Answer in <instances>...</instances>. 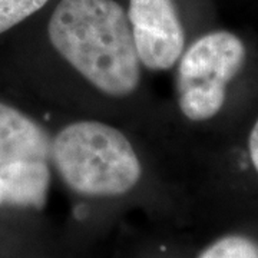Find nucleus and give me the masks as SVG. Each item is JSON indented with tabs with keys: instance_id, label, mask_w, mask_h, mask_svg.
Masks as SVG:
<instances>
[{
	"instance_id": "1",
	"label": "nucleus",
	"mask_w": 258,
	"mask_h": 258,
	"mask_svg": "<svg viewBox=\"0 0 258 258\" xmlns=\"http://www.w3.org/2000/svg\"><path fill=\"white\" fill-rule=\"evenodd\" d=\"M52 46L99 92L134 93L141 66L126 12L115 0H60L47 25Z\"/></svg>"
},
{
	"instance_id": "2",
	"label": "nucleus",
	"mask_w": 258,
	"mask_h": 258,
	"mask_svg": "<svg viewBox=\"0 0 258 258\" xmlns=\"http://www.w3.org/2000/svg\"><path fill=\"white\" fill-rule=\"evenodd\" d=\"M50 159L74 192L120 197L132 191L142 168L129 139L99 120H76L50 141Z\"/></svg>"
},
{
	"instance_id": "3",
	"label": "nucleus",
	"mask_w": 258,
	"mask_h": 258,
	"mask_svg": "<svg viewBox=\"0 0 258 258\" xmlns=\"http://www.w3.org/2000/svg\"><path fill=\"white\" fill-rule=\"evenodd\" d=\"M245 59V45L231 32L217 30L197 39L178 60V105L185 118L203 122L221 111L227 86Z\"/></svg>"
},
{
	"instance_id": "4",
	"label": "nucleus",
	"mask_w": 258,
	"mask_h": 258,
	"mask_svg": "<svg viewBox=\"0 0 258 258\" xmlns=\"http://www.w3.org/2000/svg\"><path fill=\"white\" fill-rule=\"evenodd\" d=\"M128 19L139 63L168 71L185 49V33L172 0H129Z\"/></svg>"
},
{
	"instance_id": "5",
	"label": "nucleus",
	"mask_w": 258,
	"mask_h": 258,
	"mask_svg": "<svg viewBox=\"0 0 258 258\" xmlns=\"http://www.w3.org/2000/svg\"><path fill=\"white\" fill-rule=\"evenodd\" d=\"M50 139L23 112L0 103V165L16 161H47Z\"/></svg>"
},
{
	"instance_id": "6",
	"label": "nucleus",
	"mask_w": 258,
	"mask_h": 258,
	"mask_svg": "<svg viewBox=\"0 0 258 258\" xmlns=\"http://www.w3.org/2000/svg\"><path fill=\"white\" fill-rule=\"evenodd\" d=\"M3 204L42 210L47 201L50 171L46 161H16L0 165Z\"/></svg>"
},
{
	"instance_id": "7",
	"label": "nucleus",
	"mask_w": 258,
	"mask_h": 258,
	"mask_svg": "<svg viewBox=\"0 0 258 258\" xmlns=\"http://www.w3.org/2000/svg\"><path fill=\"white\" fill-rule=\"evenodd\" d=\"M200 258H258V247L241 235H228L215 241Z\"/></svg>"
},
{
	"instance_id": "8",
	"label": "nucleus",
	"mask_w": 258,
	"mask_h": 258,
	"mask_svg": "<svg viewBox=\"0 0 258 258\" xmlns=\"http://www.w3.org/2000/svg\"><path fill=\"white\" fill-rule=\"evenodd\" d=\"M49 0H0V33L40 10Z\"/></svg>"
},
{
	"instance_id": "9",
	"label": "nucleus",
	"mask_w": 258,
	"mask_h": 258,
	"mask_svg": "<svg viewBox=\"0 0 258 258\" xmlns=\"http://www.w3.org/2000/svg\"><path fill=\"white\" fill-rule=\"evenodd\" d=\"M248 151L252 166L255 168V171L258 172V119L255 120L254 126H252L251 132H249Z\"/></svg>"
},
{
	"instance_id": "10",
	"label": "nucleus",
	"mask_w": 258,
	"mask_h": 258,
	"mask_svg": "<svg viewBox=\"0 0 258 258\" xmlns=\"http://www.w3.org/2000/svg\"><path fill=\"white\" fill-rule=\"evenodd\" d=\"M3 204V191H2V182H0V205Z\"/></svg>"
}]
</instances>
